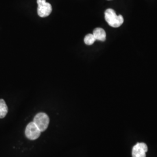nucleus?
I'll list each match as a JSON object with an SVG mask.
<instances>
[{"mask_svg":"<svg viewBox=\"0 0 157 157\" xmlns=\"http://www.w3.org/2000/svg\"><path fill=\"white\" fill-rule=\"evenodd\" d=\"M8 108L3 99H0V119L4 118L7 114Z\"/></svg>","mask_w":157,"mask_h":157,"instance_id":"obj_7","label":"nucleus"},{"mask_svg":"<svg viewBox=\"0 0 157 157\" xmlns=\"http://www.w3.org/2000/svg\"><path fill=\"white\" fill-rule=\"evenodd\" d=\"M33 122L36 124L41 132H44L48 126L50 119L46 113L40 112L34 117Z\"/></svg>","mask_w":157,"mask_h":157,"instance_id":"obj_2","label":"nucleus"},{"mask_svg":"<svg viewBox=\"0 0 157 157\" xmlns=\"http://www.w3.org/2000/svg\"><path fill=\"white\" fill-rule=\"evenodd\" d=\"M96 40H99L101 41H104L106 39V33L103 29L97 28L93 31V34Z\"/></svg>","mask_w":157,"mask_h":157,"instance_id":"obj_6","label":"nucleus"},{"mask_svg":"<svg viewBox=\"0 0 157 157\" xmlns=\"http://www.w3.org/2000/svg\"><path fill=\"white\" fill-rule=\"evenodd\" d=\"M38 4L37 13L41 17L49 16L52 12V6L50 3L47 2L46 0H37Z\"/></svg>","mask_w":157,"mask_h":157,"instance_id":"obj_3","label":"nucleus"},{"mask_svg":"<svg viewBox=\"0 0 157 157\" xmlns=\"http://www.w3.org/2000/svg\"><path fill=\"white\" fill-rule=\"evenodd\" d=\"M148 147L144 143H138L133 147L132 157H146Z\"/></svg>","mask_w":157,"mask_h":157,"instance_id":"obj_5","label":"nucleus"},{"mask_svg":"<svg viewBox=\"0 0 157 157\" xmlns=\"http://www.w3.org/2000/svg\"><path fill=\"white\" fill-rule=\"evenodd\" d=\"M105 19L109 26L113 28H118L124 23V17L122 15H117L112 9H108L105 12Z\"/></svg>","mask_w":157,"mask_h":157,"instance_id":"obj_1","label":"nucleus"},{"mask_svg":"<svg viewBox=\"0 0 157 157\" xmlns=\"http://www.w3.org/2000/svg\"><path fill=\"white\" fill-rule=\"evenodd\" d=\"M96 40L93 34H88L84 37V43L87 45H92Z\"/></svg>","mask_w":157,"mask_h":157,"instance_id":"obj_8","label":"nucleus"},{"mask_svg":"<svg viewBox=\"0 0 157 157\" xmlns=\"http://www.w3.org/2000/svg\"><path fill=\"white\" fill-rule=\"evenodd\" d=\"M41 131L33 122L28 124L25 130V135L29 140H36L41 135Z\"/></svg>","mask_w":157,"mask_h":157,"instance_id":"obj_4","label":"nucleus"}]
</instances>
